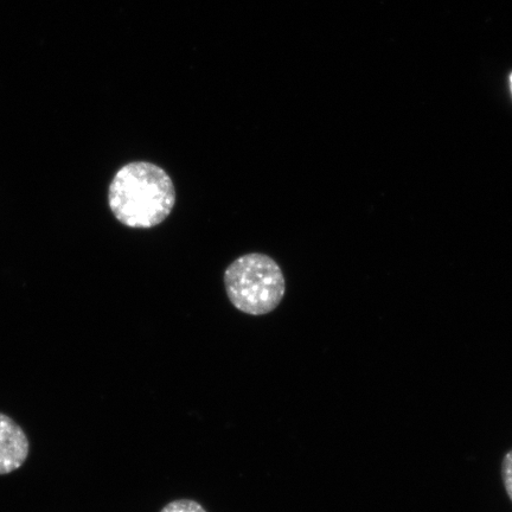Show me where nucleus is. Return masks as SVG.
Masks as SVG:
<instances>
[{
    "mask_svg": "<svg viewBox=\"0 0 512 512\" xmlns=\"http://www.w3.org/2000/svg\"><path fill=\"white\" fill-rule=\"evenodd\" d=\"M177 200L168 172L150 162L119 169L108 187V206L115 220L133 229H151L171 215Z\"/></svg>",
    "mask_w": 512,
    "mask_h": 512,
    "instance_id": "nucleus-1",
    "label": "nucleus"
},
{
    "mask_svg": "<svg viewBox=\"0 0 512 512\" xmlns=\"http://www.w3.org/2000/svg\"><path fill=\"white\" fill-rule=\"evenodd\" d=\"M224 287L235 309L249 316H265L278 309L286 293V280L271 256H240L224 272Z\"/></svg>",
    "mask_w": 512,
    "mask_h": 512,
    "instance_id": "nucleus-2",
    "label": "nucleus"
},
{
    "mask_svg": "<svg viewBox=\"0 0 512 512\" xmlns=\"http://www.w3.org/2000/svg\"><path fill=\"white\" fill-rule=\"evenodd\" d=\"M29 452L27 433L10 416L0 413V476L21 469Z\"/></svg>",
    "mask_w": 512,
    "mask_h": 512,
    "instance_id": "nucleus-3",
    "label": "nucleus"
},
{
    "mask_svg": "<svg viewBox=\"0 0 512 512\" xmlns=\"http://www.w3.org/2000/svg\"><path fill=\"white\" fill-rule=\"evenodd\" d=\"M160 512H207L200 503L190 501V499H179L171 502Z\"/></svg>",
    "mask_w": 512,
    "mask_h": 512,
    "instance_id": "nucleus-4",
    "label": "nucleus"
},
{
    "mask_svg": "<svg viewBox=\"0 0 512 512\" xmlns=\"http://www.w3.org/2000/svg\"><path fill=\"white\" fill-rule=\"evenodd\" d=\"M502 478L505 491L512 502V450L505 454L502 463Z\"/></svg>",
    "mask_w": 512,
    "mask_h": 512,
    "instance_id": "nucleus-5",
    "label": "nucleus"
},
{
    "mask_svg": "<svg viewBox=\"0 0 512 512\" xmlns=\"http://www.w3.org/2000/svg\"><path fill=\"white\" fill-rule=\"evenodd\" d=\"M510 82H511V91H512V74L510 76Z\"/></svg>",
    "mask_w": 512,
    "mask_h": 512,
    "instance_id": "nucleus-6",
    "label": "nucleus"
}]
</instances>
